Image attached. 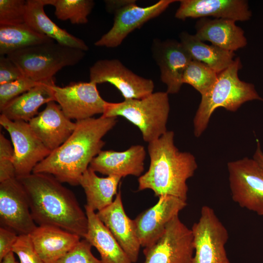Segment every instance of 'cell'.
<instances>
[{"label":"cell","instance_id":"6da1fadb","mask_svg":"<svg viewBox=\"0 0 263 263\" xmlns=\"http://www.w3.org/2000/svg\"><path fill=\"white\" fill-rule=\"evenodd\" d=\"M117 117H92L76 121L75 130L67 140L52 151L32 173L54 176L61 183L79 185L83 173L105 144L103 137L116 124Z\"/></svg>","mask_w":263,"mask_h":263},{"label":"cell","instance_id":"7a4b0ae2","mask_svg":"<svg viewBox=\"0 0 263 263\" xmlns=\"http://www.w3.org/2000/svg\"><path fill=\"white\" fill-rule=\"evenodd\" d=\"M17 178L26 192L36 223L57 227L85 239L87 217L71 190L50 174L32 173Z\"/></svg>","mask_w":263,"mask_h":263},{"label":"cell","instance_id":"3957f363","mask_svg":"<svg viewBox=\"0 0 263 263\" xmlns=\"http://www.w3.org/2000/svg\"><path fill=\"white\" fill-rule=\"evenodd\" d=\"M174 137V132L168 131L148 143L150 166L138 179V190L150 189L155 196L170 195L187 202V181L194 175L197 164L191 153L179 150Z\"/></svg>","mask_w":263,"mask_h":263},{"label":"cell","instance_id":"277c9868","mask_svg":"<svg viewBox=\"0 0 263 263\" xmlns=\"http://www.w3.org/2000/svg\"><path fill=\"white\" fill-rule=\"evenodd\" d=\"M242 68L239 57L227 68L218 74L217 79L205 94L193 119L194 134L199 137L207 127L215 110L222 107L231 112L236 111L244 103L253 100H263L253 84L242 81L238 71Z\"/></svg>","mask_w":263,"mask_h":263},{"label":"cell","instance_id":"5b68a950","mask_svg":"<svg viewBox=\"0 0 263 263\" xmlns=\"http://www.w3.org/2000/svg\"><path fill=\"white\" fill-rule=\"evenodd\" d=\"M168 94L167 92H156L141 99L107 102L102 116L125 118L139 129L144 141L149 143L168 131L170 111Z\"/></svg>","mask_w":263,"mask_h":263},{"label":"cell","instance_id":"8992f818","mask_svg":"<svg viewBox=\"0 0 263 263\" xmlns=\"http://www.w3.org/2000/svg\"><path fill=\"white\" fill-rule=\"evenodd\" d=\"M85 55L83 50L52 40L16 51L6 56L24 76L42 82L53 80L54 75L63 67L77 64Z\"/></svg>","mask_w":263,"mask_h":263},{"label":"cell","instance_id":"52a82bcc","mask_svg":"<svg viewBox=\"0 0 263 263\" xmlns=\"http://www.w3.org/2000/svg\"><path fill=\"white\" fill-rule=\"evenodd\" d=\"M200 214L191 229L194 249L191 263H231L225 247L229 238L226 228L209 206H203Z\"/></svg>","mask_w":263,"mask_h":263},{"label":"cell","instance_id":"ba28073f","mask_svg":"<svg viewBox=\"0 0 263 263\" xmlns=\"http://www.w3.org/2000/svg\"><path fill=\"white\" fill-rule=\"evenodd\" d=\"M232 199L240 207L263 216V169L253 158L227 164Z\"/></svg>","mask_w":263,"mask_h":263},{"label":"cell","instance_id":"9c48e42d","mask_svg":"<svg viewBox=\"0 0 263 263\" xmlns=\"http://www.w3.org/2000/svg\"><path fill=\"white\" fill-rule=\"evenodd\" d=\"M194 251L192 230L177 215L154 243L144 247L143 263H191Z\"/></svg>","mask_w":263,"mask_h":263},{"label":"cell","instance_id":"30bf717a","mask_svg":"<svg viewBox=\"0 0 263 263\" xmlns=\"http://www.w3.org/2000/svg\"><path fill=\"white\" fill-rule=\"evenodd\" d=\"M0 124L8 132L13 145L17 178L32 173L34 168L51 153L28 122L12 121L0 114Z\"/></svg>","mask_w":263,"mask_h":263},{"label":"cell","instance_id":"8fae6325","mask_svg":"<svg viewBox=\"0 0 263 263\" xmlns=\"http://www.w3.org/2000/svg\"><path fill=\"white\" fill-rule=\"evenodd\" d=\"M135 1L129 0L126 4L112 12L114 14L113 25L94 43L95 46L108 48L119 46L130 33L159 16L171 3L177 1L160 0L146 7L138 6Z\"/></svg>","mask_w":263,"mask_h":263},{"label":"cell","instance_id":"7c38bea8","mask_svg":"<svg viewBox=\"0 0 263 263\" xmlns=\"http://www.w3.org/2000/svg\"><path fill=\"white\" fill-rule=\"evenodd\" d=\"M90 81L96 84L108 82L121 93L124 100L141 99L153 92L151 79L140 76L116 59H100L90 68Z\"/></svg>","mask_w":263,"mask_h":263},{"label":"cell","instance_id":"4fadbf2b","mask_svg":"<svg viewBox=\"0 0 263 263\" xmlns=\"http://www.w3.org/2000/svg\"><path fill=\"white\" fill-rule=\"evenodd\" d=\"M96 85L91 81L71 83L64 87L54 84L55 101L71 120H81L103 114L107 102L101 97Z\"/></svg>","mask_w":263,"mask_h":263},{"label":"cell","instance_id":"5bb4252c","mask_svg":"<svg viewBox=\"0 0 263 263\" xmlns=\"http://www.w3.org/2000/svg\"><path fill=\"white\" fill-rule=\"evenodd\" d=\"M0 221L1 226L18 235L30 234L37 226L26 192L16 177L0 183Z\"/></svg>","mask_w":263,"mask_h":263},{"label":"cell","instance_id":"9a60e30c","mask_svg":"<svg viewBox=\"0 0 263 263\" xmlns=\"http://www.w3.org/2000/svg\"><path fill=\"white\" fill-rule=\"evenodd\" d=\"M157 202L133 220L141 247L154 243L163 233L168 224L187 205V202L170 195L160 196Z\"/></svg>","mask_w":263,"mask_h":263},{"label":"cell","instance_id":"2e32d148","mask_svg":"<svg viewBox=\"0 0 263 263\" xmlns=\"http://www.w3.org/2000/svg\"><path fill=\"white\" fill-rule=\"evenodd\" d=\"M152 52L160 68L161 80L167 87V92L178 93L183 84L184 72L192 60L189 54L180 42L172 39L154 41Z\"/></svg>","mask_w":263,"mask_h":263},{"label":"cell","instance_id":"e0dca14e","mask_svg":"<svg viewBox=\"0 0 263 263\" xmlns=\"http://www.w3.org/2000/svg\"><path fill=\"white\" fill-rule=\"evenodd\" d=\"M31 129L51 152L63 144L76 127L55 101H50L42 112L28 122Z\"/></svg>","mask_w":263,"mask_h":263},{"label":"cell","instance_id":"ac0fdd59","mask_svg":"<svg viewBox=\"0 0 263 263\" xmlns=\"http://www.w3.org/2000/svg\"><path fill=\"white\" fill-rule=\"evenodd\" d=\"M175 17L185 20L187 18H202L208 16L236 21L248 20L252 13L248 2L244 0H181Z\"/></svg>","mask_w":263,"mask_h":263},{"label":"cell","instance_id":"d6986e66","mask_svg":"<svg viewBox=\"0 0 263 263\" xmlns=\"http://www.w3.org/2000/svg\"><path fill=\"white\" fill-rule=\"evenodd\" d=\"M96 214L115 238L132 263L137 261L141 247L133 220L126 214L119 191L113 203Z\"/></svg>","mask_w":263,"mask_h":263},{"label":"cell","instance_id":"ffe728a7","mask_svg":"<svg viewBox=\"0 0 263 263\" xmlns=\"http://www.w3.org/2000/svg\"><path fill=\"white\" fill-rule=\"evenodd\" d=\"M146 155L144 147L140 145L132 146L122 151L102 150L92 160L89 167L107 176L139 177L144 171Z\"/></svg>","mask_w":263,"mask_h":263},{"label":"cell","instance_id":"44dd1931","mask_svg":"<svg viewBox=\"0 0 263 263\" xmlns=\"http://www.w3.org/2000/svg\"><path fill=\"white\" fill-rule=\"evenodd\" d=\"M29 235L37 253L45 263H56L81 238L60 228L47 225L37 226Z\"/></svg>","mask_w":263,"mask_h":263},{"label":"cell","instance_id":"7402d4cb","mask_svg":"<svg viewBox=\"0 0 263 263\" xmlns=\"http://www.w3.org/2000/svg\"><path fill=\"white\" fill-rule=\"evenodd\" d=\"M235 21L226 19L200 18L195 25V36L224 50L233 52L247 44L244 32Z\"/></svg>","mask_w":263,"mask_h":263},{"label":"cell","instance_id":"603a6c76","mask_svg":"<svg viewBox=\"0 0 263 263\" xmlns=\"http://www.w3.org/2000/svg\"><path fill=\"white\" fill-rule=\"evenodd\" d=\"M54 84V79L41 82L9 102L0 110L1 114L12 121L28 122L38 113L41 105L55 101Z\"/></svg>","mask_w":263,"mask_h":263},{"label":"cell","instance_id":"cb8c5ba5","mask_svg":"<svg viewBox=\"0 0 263 263\" xmlns=\"http://www.w3.org/2000/svg\"><path fill=\"white\" fill-rule=\"evenodd\" d=\"M88 230L85 238L98 251L102 263H132L96 213L85 206Z\"/></svg>","mask_w":263,"mask_h":263},{"label":"cell","instance_id":"d4e9b609","mask_svg":"<svg viewBox=\"0 0 263 263\" xmlns=\"http://www.w3.org/2000/svg\"><path fill=\"white\" fill-rule=\"evenodd\" d=\"M45 5L44 0H27L25 23L37 32L60 44L88 51L89 47L82 39L60 28L46 15L44 10Z\"/></svg>","mask_w":263,"mask_h":263},{"label":"cell","instance_id":"484cf974","mask_svg":"<svg viewBox=\"0 0 263 263\" xmlns=\"http://www.w3.org/2000/svg\"><path fill=\"white\" fill-rule=\"evenodd\" d=\"M122 178L117 176L101 177L89 167L83 173L79 182L86 196L87 207L100 211L110 205L117 194V188Z\"/></svg>","mask_w":263,"mask_h":263},{"label":"cell","instance_id":"4316f807","mask_svg":"<svg viewBox=\"0 0 263 263\" xmlns=\"http://www.w3.org/2000/svg\"><path fill=\"white\" fill-rule=\"evenodd\" d=\"M180 42L189 54L192 60L205 63L218 74L234 61L233 52L224 50L214 45H208L195 36L186 32L180 34Z\"/></svg>","mask_w":263,"mask_h":263},{"label":"cell","instance_id":"83f0119b","mask_svg":"<svg viewBox=\"0 0 263 263\" xmlns=\"http://www.w3.org/2000/svg\"><path fill=\"white\" fill-rule=\"evenodd\" d=\"M52 40H54L37 32L26 23L0 25V56H7L16 51Z\"/></svg>","mask_w":263,"mask_h":263},{"label":"cell","instance_id":"f1b7e54d","mask_svg":"<svg viewBox=\"0 0 263 263\" xmlns=\"http://www.w3.org/2000/svg\"><path fill=\"white\" fill-rule=\"evenodd\" d=\"M55 8V15L61 20H69L74 24L88 22V17L94 5L92 0H51Z\"/></svg>","mask_w":263,"mask_h":263},{"label":"cell","instance_id":"f546056e","mask_svg":"<svg viewBox=\"0 0 263 263\" xmlns=\"http://www.w3.org/2000/svg\"><path fill=\"white\" fill-rule=\"evenodd\" d=\"M218 74L205 63L192 60L184 72L182 83L191 85L203 95L215 83Z\"/></svg>","mask_w":263,"mask_h":263},{"label":"cell","instance_id":"4dcf8cb0","mask_svg":"<svg viewBox=\"0 0 263 263\" xmlns=\"http://www.w3.org/2000/svg\"><path fill=\"white\" fill-rule=\"evenodd\" d=\"M26 0H0V25L25 23Z\"/></svg>","mask_w":263,"mask_h":263},{"label":"cell","instance_id":"1f68e13d","mask_svg":"<svg viewBox=\"0 0 263 263\" xmlns=\"http://www.w3.org/2000/svg\"><path fill=\"white\" fill-rule=\"evenodd\" d=\"M41 83L23 76L14 81L0 85V110L13 99Z\"/></svg>","mask_w":263,"mask_h":263},{"label":"cell","instance_id":"d6a6232c","mask_svg":"<svg viewBox=\"0 0 263 263\" xmlns=\"http://www.w3.org/2000/svg\"><path fill=\"white\" fill-rule=\"evenodd\" d=\"M92 245L85 239L77 244L56 263H102L91 251Z\"/></svg>","mask_w":263,"mask_h":263},{"label":"cell","instance_id":"836d02e7","mask_svg":"<svg viewBox=\"0 0 263 263\" xmlns=\"http://www.w3.org/2000/svg\"><path fill=\"white\" fill-rule=\"evenodd\" d=\"M14 150L9 140L0 134V183L16 178Z\"/></svg>","mask_w":263,"mask_h":263},{"label":"cell","instance_id":"e575fe53","mask_svg":"<svg viewBox=\"0 0 263 263\" xmlns=\"http://www.w3.org/2000/svg\"><path fill=\"white\" fill-rule=\"evenodd\" d=\"M20 263H45L37 253L29 234L19 235L12 248Z\"/></svg>","mask_w":263,"mask_h":263},{"label":"cell","instance_id":"d590c367","mask_svg":"<svg viewBox=\"0 0 263 263\" xmlns=\"http://www.w3.org/2000/svg\"><path fill=\"white\" fill-rule=\"evenodd\" d=\"M24 76L19 68L6 56L0 57V85Z\"/></svg>","mask_w":263,"mask_h":263},{"label":"cell","instance_id":"8d00e7d4","mask_svg":"<svg viewBox=\"0 0 263 263\" xmlns=\"http://www.w3.org/2000/svg\"><path fill=\"white\" fill-rule=\"evenodd\" d=\"M19 235L13 230L1 226L0 227V261L12 251V248Z\"/></svg>","mask_w":263,"mask_h":263},{"label":"cell","instance_id":"74e56055","mask_svg":"<svg viewBox=\"0 0 263 263\" xmlns=\"http://www.w3.org/2000/svg\"><path fill=\"white\" fill-rule=\"evenodd\" d=\"M253 159L263 169V152L261 150L260 142L257 140V149L253 155Z\"/></svg>","mask_w":263,"mask_h":263},{"label":"cell","instance_id":"f35d334b","mask_svg":"<svg viewBox=\"0 0 263 263\" xmlns=\"http://www.w3.org/2000/svg\"><path fill=\"white\" fill-rule=\"evenodd\" d=\"M0 262V263H19L16 261L14 253L12 251L6 255Z\"/></svg>","mask_w":263,"mask_h":263}]
</instances>
